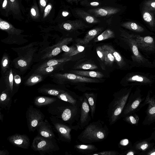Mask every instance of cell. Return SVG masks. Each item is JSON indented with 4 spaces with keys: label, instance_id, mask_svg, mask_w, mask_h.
<instances>
[{
    "label": "cell",
    "instance_id": "60d3db41",
    "mask_svg": "<svg viewBox=\"0 0 155 155\" xmlns=\"http://www.w3.org/2000/svg\"><path fill=\"white\" fill-rule=\"evenodd\" d=\"M1 5L0 13L4 17H8L12 15L11 7L9 0H3Z\"/></svg>",
    "mask_w": 155,
    "mask_h": 155
},
{
    "label": "cell",
    "instance_id": "9a60e30c",
    "mask_svg": "<svg viewBox=\"0 0 155 155\" xmlns=\"http://www.w3.org/2000/svg\"><path fill=\"white\" fill-rule=\"evenodd\" d=\"M81 101V113L79 120V129H84L91 120L90 109L87 100L83 95L80 97Z\"/></svg>",
    "mask_w": 155,
    "mask_h": 155
},
{
    "label": "cell",
    "instance_id": "9f6ffc18",
    "mask_svg": "<svg viewBox=\"0 0 155 155\" xmlns=\"http://www.w3.org/2000/svg\"><path fill=\"white\" fill-rule=\"evenodd\" d=\"M138 155H155V145L148 150L144 152H140Z\"/></svg>",
    "mask_w": 155,
    "mask_h": 155
},
{
    "label": "cell",
    "instance_id": "8fae6325",
    "mask_svg": "<svg viewBox=\"0 0 155 155\" xmlns=\"http://www.w3.org/2000/svg\"><path fill=\"white\" fill-rule=\"evenodd\" d=\"M141 90L139 86L134 92H131L122 113L120 118L130 113H136L141 108V104L145 99L143 97Z\"/></svg>",
    "mask_w": 155,
    "mask_h": 155
},
{
    "label": "cell",
    "instance_id": "e0dca14e",
    "mask_svg": "<svg viewBox=\"0 0 155 155\" xmlns=\"http://www.w3.org/2000/svg\"><path fill=\"white\" fill-rule=\"evenodd\" d=\"M118 8L113 7H99L89 9L87 12L96 17H108L120 11Z\"/></svg>",
    "mask_w": 155,
    "mask_h": 155
},
{
    "label": "cell",
    "instance_id": "f546056e",
    "mask_svg": "<svg viewBox=\"0 0 155 155\" xmlns=\"http://www.w3.org/2000/svg\"><path fill=\"white\" fill-rule=\"evenodd\" d=\"M59 99L68 102L73 105L81 103L80 97L73 94L66 90L56 96Z\"/></svg>",
    "mask_w": 155,
    "mask_h": 155
},
{
    "label": "cell",
    "instance_id": "bcb514c9",
    "mask_svg": "<svg viewBox=\"0 0 155 155\" xmlns=\"http://www.w3.org/2000/svg\"><path fill=\"white\" fill-rule=\"evenodd\" d=\"M97 68L96 65L92 63H84L78 65L74 67L75 69H83L84 70H94Z\"/></svg>",
    "mask_w": 155,
    "mask_h": 155
},
{
    "label": "cell",
    "instance_id": "b9f144b4",
    "mask_svg": "<svg viewBox=\"0 0 155 155\" xmlns=\"http://www.w3.org/2000/svg\"><path fill=\"white\" fill-rule=\"evenodd\" d=\"M122 118L124 121L132 125L137 126L138 124L139 117L136 113L129 114Z\"/></svg>",
    "mask_w": 155,
    "mask_h": 155
},
{
    "label": "cell",
    "instance_id": "f5cc1de1",
    "mask_svg": "<svg viewBox=\"0 0 155 155\" xmlns=\"http://www.w3.org/2000/svg\"><path fill=\"white\" fill-rule=\"evenodd\" d=\"M50 0H38V6L41 13L43 15L46 7Z\"/></svg>",
    "mask_w": 155,
    "mask_h": 155
},
{
    "label": "cell",
    "instance_id": "5b68a950",
    "mask_svg": "<svg viewBox=\"0 0 155 155\" xmlns=\"http://www.w3.org/2000/svg\"><path fill=\"white\" fill-rule=\"evenodd\" d=\"M133 87L125 88L113 94L114 98L109 104L107 112L110 125L114 124L120 119Z\"/></svg>",
    "mask_w": 155,
    "mask_h": 155
},
{
    "label": "cell",
    "instance_id": "3957f363",
    "mask_svg": "<svg viewBox=\"0 0 155 155\" xmlns=\"http://www.w3.org/2000/svg\"><path fill=\"white\" fill-rule=\"evenodd\" d=\"M107 125L101 120L90 123L78 135L77 139L84 144H91L102 141L109 135Z\"/></svg>",
    "mask_w": 155,
    "mask_h": 155
},
{
    "label": "cell",
    "instance_id": "6da1fadb",
    "mask_svg": "<svg viewBox=\"0 0 155 155\" xmlns=\"http://www.w3.org/2000/svg\"><path fill=\"white\" fill-rule=\"evenodd\" d=\"M81 105V101L79 104L73 105L61 100H57L50 105L48 110L52 116L77 130L79 129Z\"/></svg>",
    "mask_w": 155,
    "mask_h": 155
},
{
    "label": "cell",
    "instance_id": "cb8c5ba5",
    "mask_svg": "<svg viewBox=\"0 0 155 155\" xmlns=\"http://www.w3.org/2000/svg\"><path fill=\"white\" fill-rule=\"evenodd\" d=\"M37 130L39 135L49 138H55V136L52 127L47 119L41 122L38 126Z\"/></svg>",
    "mask_w": 155,
    "mask_h": 155
},
{
    "label": "cell",
    "instance_id": "11a10c76",
    "mask_svg": "<svg viewBox=\"0 0 155 155\" xmlns=\"http://www.w3.org/2000/svg\"><path fill=\"white\" fill-rule=\"evenodd\" d=\"M61 48L62 51L64 52L63 54H65L69 53L73 51L77 48V46L76 45V46H73L68 47L67 45H64Z\"/></svg>",
    "mask_w": 155,
    "mask_h": 155
},
{
    "label": "cell",
    "instance_id": "83f0119b",
    "mask_svg": "<svg viewBox=\"0 0 155 155\" xmlns=\"http://www.w3.org/2000/svg\"><path fill=\"white\" fill-rule=\"evenodd\" d=\"M5 83L6 89L13 96L15 94L14 87L13 67L12 66L5 73L2 75Z\"/></svg>",
    "mask_w": 155,
    "mask_h": 155
},
{
    "label": "cell",
    "instance_id": "7bdbcfd3",
    "mask_svg": "<svg viewBox=\"0 0 155 155\" xmlns=\"http://www.w3.org/2000/svg\"><path fill=\"white\" fill-rule=\"evenodd\" d=\"M114 37L115 35L113 31L108 29L95 38L94 39V41L95 42H97L114 38Z\"/></svg>",
    "mask_w": 155,
    "mask_h": 155
},
{
    "label": "cell",
    "instance_id": "836d02e7",
    "mask_svg": "<svg viewBox=\"0 0 155 155\" xmlns=\"http://www.w3.org/2000/svg\"><path fill=\"white\" fill-rule=\"evenodd\" d=\"M74 147L78 152L86 154L93 153L98 149L95 146L91 144H76L74 146Z\"/></svg>",
    "mask_w": 155,
    "mask_h": 155
},
{
    "label": "cell",
    "instance_id": "7dc6e473",
    "mask_svg": "<svg viewBox=\"0 0 155 155\" xmlns=\"http://www.w3.org/2000/svg\"><path fill=\"white\" fill-rule=\"evenodd\" d=\"M118 146L122 150H125L132 147L131 143L127 139H124L121 140L118 144Z\"/></svg>",
    "mask_w": 155,
    "mask_h": 155
},
{
    "label": "cell",
    "instance_id": "c3c4849f",
    "mask_svg": "<svg viewBox=\"0 0 155 155\" xmlns=\"http://www.w3.org/2000/svg\"><path fill=\"white\" fill-rule=\"evenodd\" d=\"M77 48L73 51L69 53L63 54V57H71L83 51L85 47L82 45H76Z\"/></svg>",
    "mask_w": 155,
    "mask_h": 155
},
{
    "label": "cell",
    "instance_id": "f907efd6",
    "mask_svg": "<svg viewBox=\"0 0 155 155\" xmlns=\"http://www.w3.org/2000/svg\"><path fill=\"white\" fill-rule=\"evenodd\" d=\"M140 152L133 146L126 150L124 152L120 155H138Z\"/></svg>",
    "mask_w": 155,
    "mask_h": 155
},
{
    "label": "cell",
    "instance_id": "ab89813d",
    "mask_svg": "<svg viewBox=\"0 0 155 155\" xmlns=\"http://www.w3.org/2000/svg\"><path fill=\"white\" fill-rule=\"evenodd\" d=\"M14 87L15 93H16L23 81L22 74L18 70L13 68Z\"/></svg>",
    "mask_w": 155,
    "mask_h": 155
},
{
    "label": "cell",
    "instance_id": "7a4b0ae2",
    "mask_svg": "<svg viewBox=\"0 0 155 155\" xmlns=\"http://www.w3.org/2000/svg\"><path fill=\"white\" fill-rule=\"evenodd\" d=\"M39 43L38 41H35L21 47L11 48L18 55L12 61V67L19 71L22 74L27 71L34 62L38 50Z\"/></svg>",
    "mask_w": 155,
    "mask_h": 155
},
{
    "label": "cell",
    "instance_id": "94428289",
    "mask_svg": "<svg viewBox=\"0 0 155 155\" xmlns=\"http://www.w3.org/2000/svg\"><path fill=\"white\" fill-rule=\"evenodd\" d=\"M3 115L2 114L1 112H0V119L2 122L3 121Z\"/></svg>",
    "mask_w": 155,
    "mask_h": 155
},
{
    "label": "cell",
    "instance_id": "6f0895ef",
    "mask_svg": "<svg viewBox=\"0 0 155 155\" xmlns=\"http://www.w3.org/2000/svg\"><path fill=\"white\" fill-rule=\"evenodd\" d=\"M66 1L68 3L71 4H73L75 3L77 4L80 1V0H64Z\"/></svg>",
    "mask_w": 155,
    "mask_h": 155
},
{
    "label": "cell",
    "instance_id": "4316f807",
    "mask_svg": "<svg viewBox=\"0 0 155 155\" xmlns=\"http://www.w3.org/2000/svg\"><path fill=\"white\" fill-rule=\"evenodd\" d=\"M152 140L150 137L140 140L135 142L133 146L140 153L145 152L155 145V143L151 142Z\"/></svg>",
    "mask_w": 155,
    "mask_h": 155
},
{
    "label": "cell",
    "instance_id": "2e32d148",
    "mask_svg": "<svg viewBox=\"0 0 155 155\" xmlns=\"http://www.w3.org/2000/svg\"><path fill=\"white\" fill-rule=\"evenodd\" d=\"M57 26L60 29L69 32L84 29L88 27L83 21L80 19L65 21L58 24Z\"/></svg>",
    "mask_w": 155,
    "mask_h": 155
},
{
    "label": "cell",
    "instance_id": "8992f818",
    "mask_svg": "<svg viewBox=\"0 0 155 155\" xmlns=\"http://www.w3.org/2000/svg\"><path fill=\"white\" fill-rule=\"evenodd\" d=\"M155 83V75L149 73L139 71L127 74L124 79V86L151 87Z\"/></svg>",
    "mask_w": 155,
    "mask_h": 155
},
{
    "label": "cell",
    "instance_id": "d6986e66",
    "mask_svg": "<svg viewBox=\"0 0 155 155\" xmlns=\"http://www.w3.org/2000/svg\"><path fill=\"white\" fill-rule=\"evenodd\" d=\"M71 57H64L59 58H53L39 62L35 67H33L31 72L41 69L45 67L65 63L71 60Z\"/></svg>",
    "mask_w": 155,
    "mask_h": 155
},
{
    "label": "cell",
    "instance_id": "816d5d0a",
    "mask_svg": "<svg viewBox=\"0 0 155 155\" xmlns=\"http://www.w3.org/2000/svg\"><path fill=\"white\" fill-rule=\"evenodd\" d=\"M120 153L117 151L115 150H105L102 151L95 153L94 154H91L92 155H118Z\"/></svg>",
    "mask_w": 155,
    "mask_h": 155
},
{
    "label": "cell",
    "instance_id": "d4e9b609",
    "mask_svg": "<svg viewBox=\"0 0 155 155\" xmlns=\"http://www.w3.org/2000/svg\"><path fill=\"white\" fill-rule=\"evenodd\" d=\"M55 10L53 0H50L41 16V22L53 23Z\"/></svg>",
    "mask_w": 155,
    "mask_h": 155
},
{
    "label": "cell",
    "instance_id": "ee69618b",
    "mask_svg": "<svg viewBox=\"0 0 155 155\" xmlns=\"http://www.w3.org/2000/svg\"><path fill=\"white\" fill-rule=\"evenodd\" d=\"M103 48L104 55V62L107 65H112L114 61H115V59L112 54L109 50L103 47Z\"/></svg>",
    "mask_w": 155,
    "mask_h": 155
},
{
    "label": "cell",
    "instance_id": "f6af8a7d",
    "mask_svg": "<svg viewBox=\"0 0 155 155\" xmlns=\"http://www.w3.org/2000/svg\"><path fill=\"white\" fill-rule=\"evenodd\" d=\"M80 4L83 6L89 7H99L101 5L100 2L94 0H83Z\"/></svg>",
    "mask_w": 155,
    "mask_h": 155
},
{
    "label": "cell",
    "instance_id": "be15d7a7",
    "mask_svg": "<svg viewBox=\"0 0 155 155\" xmlns=\"http://www.w3.org/2000/svg\"><path fill=\"white\" fill-rule=\"evenodd\" d=\"M3 0H0V5H1L2 4V3L3 2Z\"/></svg>",
    "mask_w": 155,
    "mask_h": 155
},
{
    "label": "cell",
    "instance_id": "74e56055",
    "mask_svg": "<svg viewBox=\"0 0 155 155\" xmlns=\"http://www.w3.org/2000/svg\"><path fill=\"white\" fill-rule=\"evenodd\" d=\"M143 18L151 29L155 31V18L152 12L144 8L142 11Z\"/></svg>",
    "mask_w": 155,
    "mask_h": 155
},
{
    "label": "cell",
    "instance_id": "1f68e13d",
    "mask_svg": "<svg viewBox=\"0 0 155 155\" xmlns=\"http://www.w3.org/2000/svg\"><path fill=\"white\" fill-rule=\"evenodd\" d=\"M28 77L25 81L24 85L27 86H31L41 82L47 75H43L38 73H32L28 74Z\"/></svg>",
    "mask_w": 155,
    "mask_h": 155
},
{
    "label": "cell",
    "instance_id": "44dd1931",
    "mask_svg": "<svg viewBox=\"0 0 155 155\" xmlns=\"http://www.w3.org/2000/svg\"><path fill=\"white\" fill-rule=\"evenodd\" d=\"M66 90L62 85L51 84H44L38 89V92L42 94L56 96Z\"/></svg>",
    "mask_w": 155,
    "mask_h": 155
},
{
    "label": "cell",
    "instance_id": "f35d334b",
    "mask_svg": "<svg viewBox=\"0 0 155 155\" xmlns=\"http://www.w3.org/2000/svg\"><path fill=\"white\" fill-rule=\"evenodd\" d=\"M12 61L8 54L5 52L1 61V72L2 75L6 72L12 66Z\"/></svg>",
    "mask_w": 155,
    "mask_h": 155
},
{
    "label": "cell",
    "instance_id": "e7e4bbea",
    "mask_svg": "<svg viewBox=\"0 0 155 155\" xmlns=\"http://www.w3.org/2000/svg\"><path fill=\"white\" fill-rule=\"evenodd\" d=\"M23 0H20V1L21 2ZM25 0V1L27 2H28L30 1V0Z\"/></svg>",
    "mask_w": 155,
    "mask_h": 155
},
{
    "label": "cell",
    "instance_id": "6125c7cd",
    "mask_svg": "<svg viewBox=\"0 0 155 155\" xmlns=\"http://www.w3.org/2000/svg\"><path fill=\"white\" fill-rule=\"evenodd\" d=\"M152 63L154 66V68H155V56L154 57Z\"/></svg>",
    "mask_w": 155,
    "mask_h": 155
},
{
    "label": "cell",
    "instance_id": "4fadbf2b",
    "mask_svg": "<svg viewBox=\"0 0 155 155\" xmlns=\"http://www.w3.org/2000/svg\"><path fill=\"white\" fill-rule=\"evenodd\" d=\"M28 127L30 132H34L39 124L44 120L45 115L38 109L29 106L26 111Z\"/></svg>",
    "mask_w": 155,
    "mask_h": 155
},
{
    "label": "cell",
    "instance_id": "8d00e7d4",
    "mask_svg": "<svg viewBox=\"0 0 155 155\" xmlns=\"http://www.w3.org/2000/svg\"><path fill=\"white\" fill-rule=\"evenodd\" d=\"M70 73L87 77L101 78L104 75L101 72L98 71L72 70Z\"/></svg>",
    "mask_w": 155,
    "mask_h": 155
},
{
    "label": "cell",
    "instance_id": "ba28073f",
    "mask_svg": "<svg viewBox=\"0 0 155 155\" xmlns=\"http://www.w3.org/2000/svg\"><path fill=\"white\" fill-rule=\"evenodd\" d=\"M48 76L52 78V81L57 84L63 85L68 82L97 83V79L85 77L73 73H55Z\"/></svg>",
    "mask_w": 155,
    "mask_h": 155
},
{
    "label": "cell",
    "instance_id": "ac0fdd59",
    "mask_svg": "<svg viewBox=\"0 0 155 155\" xmlns=\"http://www.w3.org/2000/svg\"><path fill=\"white\" fill-rule=\"evenodd\" d=\"M7 139L14 146L22 149H28L30 145L29 138L25 134H16L9 136Z\"/></svg>",
    "mask_w": 155,
    "mask_h": 155
},
{
    "label": "cell",
    "instance_id": "d6a6232c",
    "mask_svg": "<svg viewBox=\"0 0 155 155\" xmlns=\"http://www.w3.org/2000/svg\"><path fill=\"white\" fill-rule=\"evenodd\" d=\"M64 64L65 63L54 66L48 67L41 69L35 70L30 72V74L32 73H38L41 75L48 76L50 74L58 72V71L61 70Z\"/></svg>",
    "mask_w": 155,
    "mask_h": 155
},
{
    "label": "cell",
    "instance_id": "9c48e42d",
    "mask_svg": "<svg viewBox=\"0 0 155 155\" xmlns=\"http://www.w3.org/2000/svg\"><path fill=\"white\" fill-rule=\"evenodd\" d=\"M72 40L71 38H65L55 45L46 48L37 53L34 58V62H40L54 58L62 51L61 48L63 45H67Z\"/></svg>",
    "mask_w": 155,
    "mask_h": 155
},
{
    "label": "cell",
    "instance_id": "4dcf8cb0",
    "mask_svg": "<svg viewBox=\"0 0 155 155\" xmlns=\"http://www.w3.org/2000/svg\"><path fill=\"white\" fill-rule=\"evenodd\" d=\"M11 94L6 89L1 94L0 97V109L9 110L12 103Z\"/></svg>",
    "mask_w": 155,
    "mask_h": 155
},
{
    "label": "cell",
    "instance_id": "f1b7e54d",
    "mask_svg": "<svg viewBox=\"0 0 155 155\" xmlns=\"http://www.w3.org/2000/svg\"><path fill=\"white\" fill-rule=\"evenodd\" d=\"M75 12L77 17L88 24H96L100 22V20L96 17L82 9H76Z\"/></svg>",
    "mask_w": 155,
    "mask_h": 155
},
{
    "label": "cell",
    "instance_id": "484cf974",
    "mask_svg": "<svg viewBox=\"0 0 155 155\" xmlns=\"http://www.w3.org/2000/svg\"><path fill=\"white\" fill-rule=\"evenodd\" d=\"M103 30V27H98L90 30L83 38L78 39L76 40L77 45H82L88 43L98 36Z\"/></svg>",
    "mask_w": 155,
    "mask_h": 155
},
{
    "label": "cell",
    "instance_id": "603a6c76",
    "mask_svg": "<svg viewBox=\"0 0 155 155\" xmlns=\"http://www.w3.org/2000/svg\"><path fill=\"white\" fill-rule=\"evenodd\" d=\"M28 10L26 16V22L35 21L41 22V15L38 5L36 0H33L32 3Z\"/></svg>",
    "mask_w": 155,
    "mask_h": 155
},
{
    "label": "cell",
    "instance_id": "db71d44e",
    "mask_svg": "<svg viewBox=\"0 0 155 155\" xmlns=\"http://www.w3.org/2000/svg\"><path fill=\"white\" fill-rule=\"evenodd\" d=\"M96 52L99 58L103 62L104 61V49L102 46H98L96 48Z\"/></svg>",
    "mask_w": 155,
    "mask_h": 155
},
{
    "label": "cell",
    "instance_id": "e575fe53",
    "mask_svg": "<svg viewBox=\"0 0 155 155\" xmlns=\"http://www.w3.org/2000/svg\"><path fill=\"white\" fill-rule=\"evenodd\" d=\"M83 95L87 98L90 107L91 116L94 118L95 112L97 94L94 93H85Z\"/></svg>",
    "mask_w": 155,
    "mask_h": 155
},
{
    "label": "cell",
    "instance_id": "52a82bcc",
    "mask_svg": "<svg viewBox=\"0 0 155 155\" xmlns=\"http://www.w3.org/2000/svg\"><path fill=\"white\" fill-rule=\"evenodd\" d=\"M31 147L41 154L53 153L59 149L55 138H47L39 135L34 138Z\"/></svg>",
    "mask_w": 155,
    "mask_h": 155
},
{
    "label": "cell",
    "instance_id": "680465c9",
    "mask_svg": "<svg viewBox=\"0 0 155 155\" xmlns=\"http://www.w3.org/2000/svg\"><path fill=\"white\" fill-rule=\"evenodd\" d=\"M9 154V152L7 150H0V155H8Z\"/></svg>",
    "mask_w": 155,
    "mask_h": 155
},
{
    "label": "cell",
    "instance_id": "ffe728a7",
    "mask_svg": "<svg viewBox=\"0 0 155 155\" xmlns=\"http://www.w3.org/2000/svg\"><path fill=\"white\" fill-rule=\"evenodd\" d=\"M11 7L12 15L14 19L21 21L25 19L26 10L20 0H9Z\"/></svg>",
    "mask_w": 155,
    "mask_h": 155
},
{
    "label": "cell",
    "instance_id": "5bb4252c",
    "mask_svg": "<svg viewBox=\"0 0 155 155\" xmlns=\"http://www.w3.org/2000/svg\"><path fill=\"white\" fill-rule=\"evenodd\" d=\"M152 91L149 90L141 104V107L148 104L146 116L142 122L143 125H149L155 122V96L152 95Z\"/></svg>",
    "mask_w": 155,
    "mask_h": 155
},
{
    "label": "cell",
    "instance_id": "277c9868",
    "mask_svg": "<svg viewBox=\"0 0 155 155\" xmlns=\"http://www.w3.org/2000/svg\"><path fill=\"white\" fill-rule=\"evenodd\" d=\"M120 39L131 53L132 61L135 67L154 68L152 63L139 50L132 34L124 30H120Z\"/></svg>",
    "mask_w": 155,
    "mask_h": 155
},
{
    "label": "cell",
    "instance_id": "d590c367",
    "mask_svg": "<svg viewBox=\"0 0 155 155\" xmlns=\"http://www.w3.org/2000/svg\"><path fill=\"white\" fill-rule=\"evenodd\" d=\"M57 100L55 98L48 97L39 96L36 97L34 100V104L38 107L50 105Z\"/></svg>",
    "mask_w": 155,
    "mask_h": 155
},
{
    "label": "cell",
    "instance_id": "91938a15",
    "mask_svg": "<svg viewBox=\"0 0 155 155\" xmlns=\"http://www.w3.org/2000/svg\"><path fill=\"white\" fill-rule=\"evenodd\" d=\"M153 131L150 137L152 140L155 141V127L153 128Z\"/></svg>",
    "mask_w": 155,
    "mask_h": 155
},
{
    "label": "cell",
    "instance_id": "7c38bea8",
    "mask_svg": "<svg viewBox=\"0 0 155 155\" xmlns=\"http://www.w3.org/2000/svg\"><path fill=\"white\" fill-rule=\"evenodd\" d=\"M50 119L59 139L63 142L70 143L72 140L71 132L74 130V128L54 116L51 115Z\"/></svg>",
    "mask_w": 155,
    "mask_h": 155
},
{
    "label": "cell",
    "instance_id": "30bf717a",
    "mask_svg": "<svg viewBox=\"0 0 155 155\" xmlns=\"http://www.w3.org/2000/svg\"><path fill=\"white\" fill-rule=\"evenodd\" d=\"M141 52L146 58L155 56V35L141 36L131 33Z\"/></svg>",
    "mask_w": 155,
    "mask_h": 155
},
{
    "label": "cell",
    "instance_id": "7402d4cb",
    "mask_svg": "<svg viewBox=\"0 0 155 155\" xmlns=\"http://www.w3.org/2000/svg\"><path fill=\"white\" fill-rule=\"evenodd\" d=\"M121 26L132 31V33L141 36L154 35L146 30L143 27L139 24L133 21H127L123 23Z\"/></svg>",
    "mask_w": 155,
    "mask_h": 155
},
{
    "label": "cell",
    "instance_id": "681fc988",
    "mask_svg": "<svg viewBox=\"0 0 155 155\" xmlns=\"http://www.w3.org/2000/svg\"><path fill=\"white\" fill-rule=\"evenodd\" d=\"M144 8L151 12H155V0H149L144 3Z\"/></svg>",
    "mask_w": 155,
    "mask_h": 155
}]
</instances>
